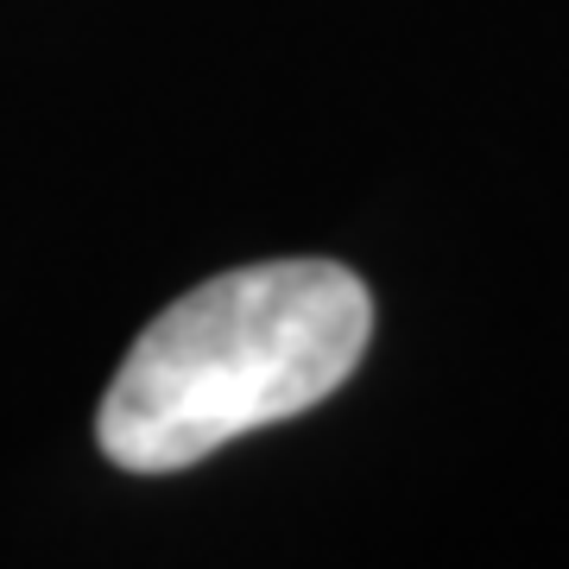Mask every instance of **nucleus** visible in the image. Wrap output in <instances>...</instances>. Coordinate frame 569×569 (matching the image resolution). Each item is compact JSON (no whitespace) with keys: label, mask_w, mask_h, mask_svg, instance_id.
Returning <instances> with one entry per match:
<instances>
[{"label":"nucleus","mask_w":569,"mask_h":569,"mask_svg":"<svg viewBox=\"0 0 569 569\" xmlns=\"http://www.w3.org/2000/svg\"><path fill=\"white\" fill-rule=\"evenodd\" d=\"M373 336L367 284L336 260H260L183 291L146 323L96 411L127 475H178L247 430L323 406Z\"/></svg>","instance_id":"obj_1"}]
</instances>
